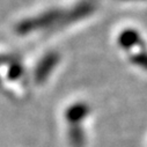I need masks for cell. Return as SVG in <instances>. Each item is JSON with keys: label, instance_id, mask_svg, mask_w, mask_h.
Instances as JSON below:
<instances>
[{"label": "cell", "instance_id": "obj_1", "mask_svg": "<svg viewBox=\"0 0 147 147\" xmlns=\"http://www.w3.org/2000/svg\"><path fill=\"white\" fill-rule=\"evenodd\" d=\"M88 114V108L86 107V104H76L74 107H72L68 109L67 111V118L69 122L78 124L79 122H81L82 119H85V117Z\"/></svg>", "mask_w": 147, "mask_h": 147}]
</instances>
